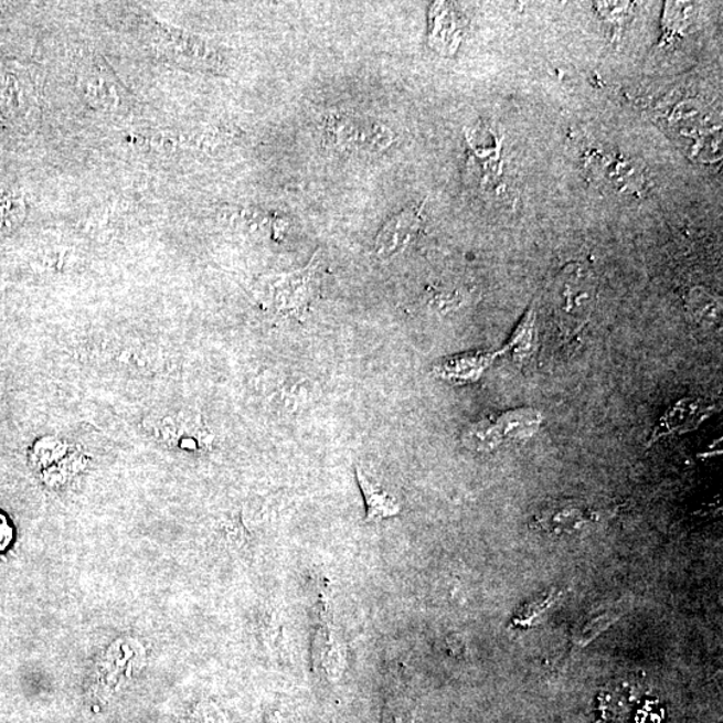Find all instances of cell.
<instances>
[{
	"label": "cell",
	"mask_w": 723,
	"mask_h": 723,
	"mask_svg": "<svg viewBox=\"0 0 723 723\" xmlns=\"http://www.w3.org/2000/svg\"><path fill=\"white\" fill-rule=\"evenodd\" d=\"M421 213L423 206L402 211L389 220L375 237L374 256L380 261H390L400 255L416 236L421 225Z\"/></svg>",
	"instance_id": "5"
},
{
	"label": "cell",
	"mask_w": 723,
	"mask_h": 723,
	"mask_svg": "<svg viewBox=\"0 0 723 723\" xmlns=\"http://www.w3.org/2000/svg\"><path fill=\"white\" fill-rule=\"evenodd\" d=\"M319 251L305 268L264 276L257 285V299L279 316L305 318L319 287Z\"/></svg>",
	"instance_id": "1"
},
{
	"label": "cell",
	"mask_w": 723,
	"mask_h": 723,
	"mask_svg": "<svg viewBox=\"0 0 723 723\" xmlns=\"http://www.w3.org/2000/svg\"><path fill=\"white\" fill-rule=\"evenodd\" d=\"M355 476L364 504H366V521H381L400 514L401 507L397 500L392 498L386 490L371 482L361 468L355 469Z\"/></svg>",
	"instance_id": "10"
},
{
	"label": "cell",
	"mask_w": 723,
	"mask_h": 723,
	"mask_svg": "<svg viewBox=\"0 0 723 723\" xmlns=\"http://www.w3.org/2000/svg\"><path fill=\"white\" fill-rule=\"evenodd\" d=\"M18 200L10 194H0V234L17 224Z\"/></svg>",
	"instance_id": "13"
},
{
	"label": "cell",
	"mask_w": 723,
	"mask_h": 723,
	"mask_svg": "<svg viewBox=\"0 0 723 723\" xmlns=\"http://www.w3.org/2000/svg\"><path fill=\"white\" fill-rule=\"evenodd\" d=\"M23 92L15 75L4 74L0 78V108L6 115H15L22 108Z\"/></svg>",
	"instance_id": "12"
},
{
	"label": "cell",
	"mask_w": 723,
	"mask_h": 723,
	"mask_svg": "<svg viewBox=\"0 0 723 723\" xmlns=\"http://www.w3.org/2000/svg\"><path fill=\"white\" fill-rule=\"evenodd\" d=\"M326 137L332 147L348 152L379 153L394 142V134L386 125L344 111L327 118Z\"/></svg>",
	"instance_id": "3"
},
{
	"label": "cell",
	"mask_w": 723,
	"mask_h": 723,
	"mask_svg": "<svg viewBox=\"0 0 723 723\" xmlns=\"http://www.w3.org/2000/svg\"><path fill=\"white\" fill-rule=\"evenodd\" d=\"M540 424L542 414L534 408H515L499 416L476 421L464 430L461 439L469 450L492 451L502 444L532 437Z\"/></svg>",
	"instance_id": "2"
},
{
	"label": "cell",
	"mask_w": 723,
	"mask_h": 723,
	"mask_svg": "<svg viewBox=\"0 0 723 723\" xmlns=\"http://www.w3.org/2000/svg\"><path fill=\"white\" fill-rule=\"evenodd\" d=\"M534 312L532 308L524 313L515 327L513 334L502 348L501 353L509 354L515 362H524L533 353L536 344V329H534Z\"/></svg>",
	"instance_id": "11"
},
{
	"label": "cell",
	"mask_w": 723,
	"mask_h": 723,
	"mask_svg": "<svg viewBox=\"0 0 723 723\" xmlns=\"http://www.w3.org/2000/svg\"><path fill=\"white\" fill-rule=\"evenodd\" d=\"M594 512L575 502H564L546 508L538 518V523L549 533L571 534L582 531L593 523Z\"/></svg>",
	"instance_id": "8"
},
{
	"label": "cell",
	"mask_w": 723,
	"mask_h": 723,
	"mask_svg": "<svg viewBox=\"0 0 723 723\" xmlns=\"http://www.w3.org/2000/svg\"><path fill=\"white\" fill-rule=\"evenodd\" d=\"M36 465H40L50 482H64L84 465V456L71 444L60 438H46L38 446Z\"/></svg>",
	"instance_id": "6"
},
{
	"label": "cell",
	"mask_w": 723,
	"mask_h": 723,
	"mask_svg": "<svg viewBox=\"0 0 723 723\" xmlns=\"http://www.w3.org/2000/svg\"><path fill=\"white\" fill-rule=\"evenodd\" d=\"M157 38H161L163 45L179 60L188 64L209 71H222L224 56L217 47L200 36L185 33V31L157 26Z\"/></svg>",
	"instance_id": "4"
},
{
	"label": "cell",
	"mask_w": 723,
	"mask_h": 723,
	"mask_svg": "<svg viewBox=\"0 0 723 723\" xmlns=\"http://www.w3.org/2000/svg\"><path fill=\"white\" fill-rule=\"evenodd\" d=\"M12 540V528L6 515L0 514V552L8 549Z\"/></svg>",
	"instance_id": "14"
},
{
	"label": "cell",
	"mask_w": 723,
	"mask_h": 723,
	"mask_svg": "<svg viewBox=\"0 0 723 723\" xmlns=\"http://www.w3.org/2000/svg\"><path fill=\"white\" fill-rule=\"evenodd\" d=\"M498 355L499 353L470 351V353L448 357L434 366L433 374L439 380L456 383V385L477 382Z\"/></svg>",
	"instance_id": "7"
},
{
	"label": "cell",
	"mask_w": 723,
	"mask_h": 723,
	"mask_svg": "<svg viewBox=\"0 0 723 723\" xmlns=\"http://www.w3.org/2000/svg\"><path fill=\"white\" fill-rule=\"evenodd\" d=\"M710 407L705 402L698 400H683L672 406L663 418L659 421L652 439L668 436L671 433H683L694 429L709 416Z\"/></svg>",
	"instance_id": "9"
}]
</instances>
